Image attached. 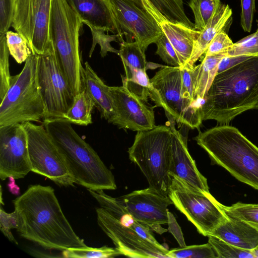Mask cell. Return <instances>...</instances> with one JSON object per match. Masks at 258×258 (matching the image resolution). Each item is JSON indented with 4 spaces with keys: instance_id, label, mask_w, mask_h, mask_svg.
I'll list each match as a JSON object with an SVG mask.
<instances>
[{
    "instance_id": "obj_1",
    "label": "cell",
    "mask_w": 258,
    "mask_h": 258,
    "mask_svg": "<svg viewBox=\"0 0 258 258\" xmlns=\"http://www.w3.org/2000/svg\"><path fill=\"white\" fill-rule=\"evenodd\" d=\"M13 202L21 221L17 230L21 237L47 249L88 247L74 231L51 186L30 185Z\"/></svg>"
},
{
    "instance_id": "obj_2",
    "label": "cell",
    "mask_w": 258,
    "mask_h": 258,
    "mask_svg": "<svg viewBox=\"0 0 258 258\" xmlns=\"http://www.w3.org/2000/svg\"><path fill=\"white\" fill-rule=\"evenodd\" d=\"M258 108V56L217 73L200 111L202 120L225 124L248 110Z\"/></svg>"
},
{
    "instance_id": "obj_3",
    "label": "cell",
    "mask_w": 258,
    "mask_h": 258,
    "mask_svg": "<svg viewBox=\"0 0 258 258\" xmlns=\"http://www.w3.org/2000/svg\"><path fill=\"white\" fill-rule=\"evenodd\" d=\"M99 206L97 223L122 255L134 258H169L168 250L155 239L150 227L137 221L121 198H113L103 189H87Z\"/></svg>"
},
{
    "instance_id": "obj_4",
    "label": "cell",
    "mask_w": 258,
    "mask_h": 258,
    "mask_svg": "<svg viewBox=\"0 0 258 258\" xmlns=\"http://www.w3.org/2000/svg\"><path fill=\"white\" fill-rule=\"evenodd\" d=\"M42 124L58 147L75 183L93 190L116 188L115 178L97 152L65 119Z\"/></svg>"
},
{
    "instance_id": "obj_5",
    "label": "cell",
    "mask_w": 258,
    "mask_h": 258,
    "mask_svg": "<svg viewBox=\"0 0 258 258\" xmlns=\"http://www.w3.org/2000/svg\"><path fill=\"white\" fill-rule=\"evenodd\" d=\"M195 140L213 164L258 190V147L237 128L227 124L216 126L200 132Z\"/></svg>"
},
{
    "instance_id": "obj_6",
    "label": "cell",
    "mask_w": 258,
    "mask_h": 258,
    "mask_svg": "<svg viewBox=\"0 0 258 258\" xmlns=\"http://www.w3.org/2000/svg\"><path fill=\"white\" fill-rule=\"evenodd\" d=\"M83 22L68 0H52L49 39L59 67L72 91L84 89L79 36Z\"/></svg>"
},
{
    "instance_id": "obj_7",
    "label": "cell",
    "mask_w": 258,
    "mask_h": 258,
    "mask_svg": "<svg viewBox=\"0 0 258 258\" xmlns=\"http://www.w3.org/2000/svg\"><path fill=\"white\" fill-rule=\"evenodd\" d=\"M172 137L169 125H156L137 132L128 150L130 159L139 167L149 187L164 195H168L171 180L169 169Z\"/></svg>"
},
{
    "instance_id": "obj_8",
    "label": "cell",
    "mask_w": 258,
    "mask_h": 258,
    "mask_svg": "<svg viewBox=\"0 0 258 258\" xmlns=\"http://www.w3.org/2000/svg\"><path fill=\"white\" fill-rule=\"evenodd\" d=\"M38 58L37 54H31L21 72L13 76L1 101L0 127L43 119L45 107L38 81Z\"/></svg>"
},
{
    "instance_id": "obj_9",
    "label": "cell",
    "mask_w": 258,
    "mask_h": 258,
    "mask_svg": "<svg viewBox=\"0 0 258 258\" xmlns=\"http://www.w3.org/2000/svg\"><path fill=\"white\" fill-rule=\"evenodd\" d=\"M150 82L149 98L154 107H162L178 123L191 129L199 127L203 121L200 105L184 97L180 67L163 66Z\"/></svg>"
},
{
    "instance_id": "obj_10",
    "label": "cell",
    "mask_w": 258,
    "mask_h": 258,
    "mask_svg": "<svg viewBox=\"0 0 258 258\" xmlns=\"http://www.w3.org/2000/svg\"><path fill=\"white\" fill-rule=\"evenodd\" d=\"M168 196L175 207L183 214L205 236L229 219L210 192L196 189L176 176H171Z\"/></svg>"
},
{
    "instance_id": "obj_11",
    "label": "cell",
    "mask_w": 258,
    "mask_h": 258,
    "mask_svg": "<svg viewBox=\"0 0 258 258\" xmlns=\"http://www.w3.org/2000/svg\"><path fill=\"white\" fill-rule=\"evenodd\" d=\"M27 134L31 171L50 179L59 186H74L62 155L43 124L23 123Z\"/></svg>"
},
{
    "instance_id": "obj_12",
    "label": "cell",
    "mask_w": 258,
    "mask_h": 258,
    "mask_svg": "<svg viewBox=\"0 0 258 258\" xmlns=\"http://www.w3.org/2000/svg\"><path fill=\"white\" fill-rule=\"evenodd\" d=\"M38 56V81L45 107L43 121L65 119L75 95L59 67L52 44L46 53Z\"/></svg>"
},
{
    "instance_id": "obj_13",
    "label": "cell",
    "mask_w": 258,
    "mask_h": 258,
    "mask_svg": "<svg viewBox=\"0 0 258 258\" xmlns=\"http://www.w3.org/2000/svg\"><path fill=\"white\" fill-rule=\"evenodd\" d=\"M52 0H15L11 26L27 40L32 54L51 47L49 26Z\"/></svg>"
},
{
    "instance_id": "obj_14",
    "label": "cell",
    "mask_w": 258,
    "mask_h": 258,
    "mask_svg": "<svg viewBox=\"0 0 258 258\" xmlns=\"http://www.w3.org/2000/svg\"><path fill=\"white\" fill-rule=\"evenodd\" d=\"M120 42L135 39L145 51L163 34L154 18L142 0H109Z\"/></svg>"
},
{
    "instance_id": "obj_15",
    "label": "cell",
    "mask_w": 258,
    "mask_h": 258,
    "mask_svg": "<svg viewBox=\"0 0 258 258\" xmlns=\"http://www.w3.org/2000/svg\"><path fill=\"white\" fill-rule=\"evenodd\" d=\"M32 170L28 136L23 123L0 127V178H24Z\"/></svg>"
},
{
    "instance_id": "obj_16",
    "label": "cell",
    "mask_w": 258,
    "mask_h": 258,
    "mask_svg": "<svg viewBox=\"0 0 258 258\" xmlns=\"http://www.w3.org/2000/svg\"><path fill=\"white\" fill-rule=\"evenodd\" d=\"M115 114L112 124L119 128L142 131L156 126L154 106L131 92L125 86H108Z\"/></svg>"
},
{
    "instance_id": "obj_17",
    "label": "cell",
    "mask_w": 258,
    "mask_h": 258,
    "mask_svg": "<svg viewBox=\"0 0 258 258\" xmlns=\"http://www.w3.org/2000/svg\"><path fill=\"white\" fill-rule=\"evenodd\" d=\"M125 207L138 222L159 234L167 231L161 226L168 223L167 207L173 204L168 195L161 194L148 187L137 190L121 197Z\"/></svg>"
},
{
    "instance_id": "obj_18",
    "label": "cell",
    "mask_w": 258,
    "mask_h": 258,
    "mask_svg": "<svg viewBox=\"0 0 258 258\" xmlns=\"http://www.w3.org/2000/svg\"><path fill=\"white\" fill-rule=\"evenodd\" d=\"M165 113L173 136L170 176H176L196 189L209 192L206 178L199 171L195 161L189 153L187 138L175 128L174 119L167 112Z\"/></svg>"
},
{
    "instance_id": "obj_19",
    "label": "cell",
    "mask_w": 258,
    "mask_h": 258,
    "mask_svg": "<svg viewBox=\"0 0 258 258\" xmlns=\"http://www.w3.org/2000/svg\"><path fill=\"white\" fill-rule=\"evenodd\" d=\"M144 7L154 18L163 33L175 49L182 67L190 59L195 40L200 31L183 24L174 23L165 19L149 0H142Z\"/></svg>"
},
{
    "instance_id": "obj_20",
    "label": "cell",
    "mask_w": 258,
    "mask_h": 258,
    "mask_svg": "<svg viewBox=\"0 0 258 258\" xmlns=\"http://www.w3.org/2000/svg\"><path fill=\"white\" fill-rule=\"evenodd\" d=\"M232 9L229 5L221 3L206 26L200 31L195 41L190 59L184 66L192 68L195 62L206 52L215 37L220 32H228L232 22Z\"/></svg>"
},
{
    "instance_id": "obj_21",
    "label": "cell",
    "mask_w": 258,
    "mask_h": 258,
    "mask_svg": "<svg viewBox=\"0 0 258 258\" xmlns=\"http://www.w3.org/2000/svg\"><path fill=\"white\" fill-rule=\"evenodd\" d=\"M81 18L83 24L88 23L102 28L106 32L117 33L109 0H68Z\"/></svg>"
},
{
    "instance_id": "obj_22",
    "label": "cell",
    "mask_w": 258,
    "mask_h": 258,
    "mask_svg": "<svg viewBox=\"0 0 258 258\" xmlns=\"http://www.w3.org/2000/svg\"><path fill=\"white\" fill-rule=\"evenodd\" d=\"M84 67L82 74L84 89L94 102L101 117L112 123L115 114L108 86L97 75L88 61L85 62Z\"/></svg>"
},
{
    "instance_id": "obj_23",
    "label": "cell",
    "mask_w": 258,
    "mask_h": 258,
    "mask_svg": "<svg viewBox=\"0 0 258 258\" xmlns=\"http://www.w3.org/2000/svg\"><path fill=\"white\" fill-rule=\"evenodd\" d=\"M211 235L246 250L252 251L258 246V230L244 221L229 217Z\"/></svg>"
},
{
    "instance_id": "obj_24",
    "label": "cell",
    "mask_w": 258,
    "mask_h": 258,
    "mask_svg": "<svg viewBox=\"0 0 258 258\" xmlns=\"http://www.w3.org/2000/svg\"><path fill=\"white\" fill-rule=\"evenodd\" d=\"M227 53L205 55L202 62L192 69L194 100L198 104L204 99L217 73L218 64Z\"/></svg>"
},
{
    "instance_id": "obj_25",
    "label": "cell",
    "mask_w": 258,
    "mask_h": 258,
    "mask_svg": "<svg viewBox=\"0 0 258 258\" xmlns=\"http://www.w3.org/2000/svg\"><path fill=\"white\" fill-rule=\"evenodd\" d=\"M95 103L85 89L75 96L65 120L72 124L86 126L92 123V113Z\"/></svg>"
},
{
    "instance_id": "obj_26",
    "label": "cell",
    "mask_w": 258,
    "mask_h": 258,
    "mask_svg": "<svg viewBox=\"0 0 258 258\" xmlns=\"http://www.w3.org/2000/svg\"><path fill=\"white\" fill-rule=\"evenodd\" d=\"M123 67L126 76H121L122 85L131 92L148 102L152 85L146 70L130 68L125 66Z\"/></svg>"
},
{
    "instance_id": "obj_27",
    "label": "cell",
    "mask_w": 258,
    "mask_h": 258,
    "mask_svg": "<svg viewBox=\"0 0 258 258\" xmlns=\"http://www.w3.org/2000/svg\"><path fill=\"white\" fill-rule=\"evenodd\" d=\"M120 45L118 55L123 66L133 69L147 70V62L145 51L137 41L123 40Z\"/></svg>"
},
{
    "instance_id": "obj_28",
    "label": "cell",
    "mask_w": 258,
    "mask_h": 258,
    "mask_svg": "<svg viewBox=\"0 0 258 258\" xmlns=\"http://www.w3.org/2000/svg\"><path fill=\"white\" fill-rule=\"evenodd\" d=\"M220 0H190L188 6L195 17V29L203 30L220 5Z\"/></svg>"
},
{
    "instance_id": "obj_29",
    "label": "cell",
    "mask_w": 258,
    "mask_h": 258,
    "mask_svg": "<svg viewBox=\"0 0 258 258\" xmlns=\"http://www.w3.org/2000/svg\"><path fill=\"white\" fill-rule=\"evenodd\" d=\"M219 205L228 217L244 221L258 230V204L238 202L226 206L219 202Z\"/></svg>"
},
{
    "instance_id": "obj_30",
    "label": "cell",
    "mask_w": 258,
    "mask_h": 258,
    "mask_svg": "<svg viewBox=\"0 0 258 258\" xmlns=\"http://www.w3.org/2000/svg\"><path fill=\"white\" fill-rule=\"evenodd\" d=\"M84 24L90 29L92 36V43L89 53V57L92 56L97 44L100 47V54L102 57H104L108 52L119 55V50L115 49L110 44L112 41L120 42L119 35L118 34L111 35L106 34L105 32L106 31L104 28L94 26L88 23Z\"/></svg>"
},
{
    "instance_id": "obj_31",
    "label": "cell",
    "mask_w": 258,
    "mask_h": 258,
    "mask_svg": "<svg viewBox=\"0 0 258 258\" xmlns=\"http://www.w3.org/2000/svg\"><path fill=\"white\" fill-rule=\"evenodd\" d=\"M62 257L67 258H108L122 255L116 247L103 246L100 247L71 248L62 251Z\"/></svg>"
},
{
    "instance_id": "obj_32",
    "label": "cell",
    "mask_w": 258,
    "mask_h": 258,
    "mask_svg": "<svg viewBox=\"0 0 258 258\" xmlns=\"http://www.w3.org/2000/svg\"><path fill=\"white\" fill-rule=\"evenodd\" d=\"M6 36L10 54L18 63L25 62L32 54L27 40L19 33L12 31H8Z\"/></svg>"
},
{
    "instance_id": "obj_33",
    "label": "cell",
    "mask_w": 258,
    "mask_h": 258,
    "mask_svg": "<svg viewBox=\"0 0 258 258\" xmlns=\"http://www.w3.org/2000/svg\"><path fill=\"white\" fill-rule=\"evenodd\" d=\"M169 258H218L209 242L204 244L184 246L168 251Z\"/></svg>"
},
{
    "instance_id": "obj_34",
    "label": "cell",
    "mask_w": 258,
    "mask_h": 258,
    "mask_svg": "<svg viewBox=\"0 0 258 258\" xmlns=\"http://www.w3.org/2000/svg\"><path fill=\"white\" fill-rule=\"evenodd\" d=\"M208 237V242L216 252L218 258H255L252 251L234 246L214 235Z\"/></svg>"
},
{
    "instance_id": "obj_35",
    "label": "cell",
    "mask_w": 258,
    "mask_h": 258,
    "mask_svg": "<svg viewBox=\"0 0 258 258\" xmlns=\"http://www.w3.org/2000/svg\"><path fill=\"white\" fill-rule=\"evenodd\" d=\"M9 54L6 33L0 34V101L9 89L13 77L10 73Z\"/></svg>"
},
{
    "instance_id": "obj_36",
    "label": "cell",
    "mask_w": 258,
    "mask_h": 258,
    "mask_svg": "<svg viewBox=\"0 0 258 258\" xmlns=\"http://www.w3.org/2000/svg\"><path fill=\"white\" fill-rule=\"evenodd\" d=\"M227 56H258V28L256 31L234 43L229 49Z\"/></svg>"
},
{
    "instance_id": "obj_37",
    "label": "cell",
    "mask_w": 258,
    "mask_h": 258,
    "mask_svg": "<svg viewBox=\"0 0 258 258\" xmlns=\"http://www.w3.org/2000/svg\"><path fill=\"white\" fill-rule=\"evenodd\" d=\"M155 43L157 47L156 54L163 61L172 67H182L175 49L163 32Z\"/></svg>"
},
{
    "instance_id": "obj_38",
    "label": "cell",
    "mask_w": 258,
    "mask_h": 258,
    "mask_svg": "<svg viewBox=\"0 0 258 258\" xmlns=\"http://www.w3.org/2000/svg\"><path fill=\"white\" fill-rule=\"evenodd\" d=\"M0 209V229L3 234L12 242L18 244L11 232V230L16 229L18 230L21 226V221L18 213L15 210L13 212L8 213L2 208Z\"/></svg>"
},
{
    "instance_id": "obj_39",
    "label": "cell",
    "mask_w": 258,
    "mask_h": 258,
    "mask_svg": "<svg viewBox=\"0 0 258 258\" xmlns=\"http://www.w3.org/2000/svg\"><path fill=\"white\" fill-rule=\"evenodd\" d=\"M233 44L227 32H220L210 43L205 52V55L227 53L228 50Z\"/></svg>"
},
{
    "instance_id": "obj_40",
    "label": "cell",
    "mask_w": 258,
    "mask_h": 258,
    "mask_svg": "<svg viewBox=\"0 0 258 258\" xmlns=\"http://www.w3.org/2000/svg\"><path fill=\"white\" fill-rule=\"evenodd\" d=\"M15 0H0V34H5L12 25Z\"/></svg>"
},
{
    "instance_id": "obj_41",
    "label": "cell",
    "mask_w": 258,
    "mask_h": 258,
    "mask_svg": "<svg viewBox=\"0 0 258 258\" xmlns=\"http://www.w3.org/2000/svg\"><path fill=\"white\" fill-rule=\"evenodd\" d=\"M240 2L241 25L245 32H250L255 11V0H240Z\"/></svg>"
},
{
    "instance_id": "obj_42",
    "label": "cell",
    "mask_w": 258,
    "mask_h": 258,
    "mask_svg": "<svg viewBox=\"0 0 258 258\" xmlns=\"http://www.w3.org/2000/svg\"><path fill=\"white\" fill-rule=\"evenodd\" d=\"M192 68H189L187 66L180 68L182 89L184 97L197 104L194 100V88L192 78Z\"/></svg>"
},
{
    "instance_id": "obj_43",
    "label": "cell",
    "mask_w": 258,
    "mask_h": 258,
    "mask_svg": "<svg viewBox=\"0 0 258 258\" xmlns=\"http://www.w3.org/2000/svg\"><path fill=\"white\" fill-rule=\"evenodd\" d=\"M168 231L172 234L179 246H185L186 244L181 229L173 214L169 211L168 212Z\"/></svg>"
},
{
    "instance_id": "obj_44",
    "label": "cell",
    "mask_w": 258,
    "mask_h": 258,
    "mask_svg": "<svg viewBox=\"0 0 258 258\" xmlns=\"http://www.w3.org/2000/svg\"><path fill=\"white\" fill-rule=\"evenodd\" d=\"M250 56H225L223 57L218 64L217 73L226 70L249 58Z\"/></svg>"
},
{
    "instance_id": "obj_45",
    "label": "cell",
    "mask_w": 258,
    "mask_h": 258,
    "mask_svg": "<svg viewBox=\"0 0 258 258\" xmlns=\"http://www.w3.org/2000/svg\"><path fill=\"white\" fill-rule=\"evenodd\" d=\"M9 182L7 186L9 191L14 195L18 196L20 194V188L15 182V178L11 176L9 178Z\"/></svg>"
},
{
    "instance_id": "obj_46",
    "label": "cell",
    "mask_w": 258,
    "mask_h": 258,
    "mask_svg": "<svg viewBox=\"0 0 258 258\" xmlns=\"http://www.w3.org/2000/svg\"><path fill=\"white\" fill-rule=\"evenodd\" d=\"M255 258H258V246L253 250H252Z\"/></svg>"
}]
</instances>
